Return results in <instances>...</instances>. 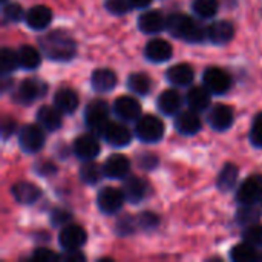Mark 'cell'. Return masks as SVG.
<instances>
[{
	"label": "cell",
	"instance_id": "obj_9",
	"mask_svg": "<svg viewBox=\"0 0 262 262\" xmlns=\"http://www.w3.org/2000/svg\"><path fill=\"white\" fill-rule=\"evenodd\" d=\"M262 200V175L249 177L236 192V201L243 206H255Z\"/></svg>",
	"mask_w": 262,
	"mask_h": 262
},
{
	"label": "cell",
	"instance_id": "obj_46",
	"mask_svg": "<svg viewBox=\"0 0 262 262\" xmlns=\"http://www.w3.org/2000/svg\"><path fill=\"white\" fill-rule=\"evenodd\" d=\"M35 170H37L41 177H49V175H52V173L57 172V167H55L52 163H49V161H43V163H40V164L35 167Z\"/></svg>",
	"mask_w": 262,
	"mask_h": 262
},
{
	"label": "cell",
	"instance_id": "obj_20",
	"mask_svg": "<svg viewBox=\"0 0 262 262\" xmlns=\"http://www.w3.org/2000/svg\"><path fill=\"white\" fill-rule=\"evenodd\" d=\"M11 193L14 196V200L20 204H25V206H31L34 203H37L41 196V190L32 184V183H28V181H20V183H15L12 187H11Z\"/></svg>",
	"mask_w": 262,
	"mask_h": 262
},
{
	"label": "cell",
	"instance_id": "obj_12",
	"mask_svg": "<svg viewBox=\"0 0 262 262\" xmlns=\"http://www.w3.org/2000/svg\"><path fill=\"white\" fill-rule=\"evenodd\" d=\"M114 112L124 121H135L141 117V104L129 95L118 97L114 103Z\"/></svg>",
	"mask_w": 262,
	"mask_h": 262
},
{
	"label": "cell",
	"instance_id": "obj_47",
	"mask_svg": "<svg viewBox=\"0 0 262 262\" xmlns=\"http://www.w3.org/2000/svg\"><path fill=\"white\" fill-rule=\"evenodd\" d=\"M63 261H84V255L80 250H68L66 255L61 258Z\"/></svg>",
	"mask_w": 262,
	"mask_h": 262
},
{
	"label": "cell",
	"instance_id": "obj_39",
	"mask_svg": "<svg viewBox=\"0 0 262 262\" xmlns=\"http://www.w3.org/2000/svg\"><path fill=\"white\" fill-rule=\"evenodd\" d=\"M129 0H106V9L115 15H123L130 9Z\"/></svg>",
	"mask_w": 262,
	"mask_h": 262
},
{
	"label": "cell",
	"instance_id": "obj_40",
	"mask_svg": "<svg viewBox=\"0 0 262 262\" xmlns=\"http://www.w3.org/2000/svg\"><path fill=\"white\" fill-rule=\"evenodd\" d=\"M3 15L8 21H18L23 17V9L18 3H5Z\"/></svg>",
	"mask_w": 262,
	"mask_h": 262
},
{
	"label": "cell",
	"instance_id": "obj_3",
	"mask_svg": "<svg viewBox=\"0 0 262 262\" xmlns=\"http://www.w3.org/2000/svg\"><path fill=\"white\" fill-rule=\"evenodd\" d=\"M135 135L143 143H157L164 135V123L155 115H141L135 124Z\"/></svg>",
	"mask_w": 262,
	"mask_h": 262
},
{
	"label": "cell",
	"instance_id": "obj_21",
	"mask_svg": "<svg viewBox=\"0 0 262 262\" xmlns=\"http://www.w3.org/2000/svg\"><path fill=\"white\" fill-rule=\"evenodd\" d=\"M144 54L154 63H164L172 57L173 49H172V45L166 41L164 38H154L147 41L144 48Z\"/></svg>",
	"mask_w": 262,
	"mask_h": 262
},
{
	"label": "cell",
	"instance_id": "obj_35",
	"mask_svg": "<svg viewBox=\"0 0 262 262\" xmlns=\"http://www.w3.org/2000/svg\"><path fill=\"white\" fill-rule=\"evenodd\" d=\"M193 12L201 18H212L216 15L220 3L218 0H193Z\"/></svg>",
	"mask_w": 262,
	"mask_h": 262
},
{
	"label": "cell",
	"instance_id": "obj_5",
	"mask_svg": "<svg viewBox=\"0 0 262 262\" xmlns=\"http://www.w3.org/2000/svg\"><path fill=\"white\" fill-rule=\"evenodd\" d=\"M45 144V130L40 124H26L18 135V146L26 154L38 152Z\"/></svg>",
	"mask_w": 262,
	"mask_h": 262
},
{
	"label": "cell",
	"instance_id": "obj_22",
	"mask_svg": "<svg viewBox=\"0 0 262 262\" xmlns=\"http://www.w3.org/2000/svg\"><path fill=\"white\" fill-rule=\"evenodd\" d=\"M123 195L126 198V201L132 203V204H138L143 201V198L147 193V186L146 183L138 178V177H126L124 183H123Z\"/></svg>",
	"mask_w": 262,
	"mask_h": 262
},
{
	"label": "cell",
	"instance_id": "obj_4",
	"mask_svg": "<svg viewBox=\"0 0 262 262\" xmlns=\"http://www.w3.org/2000/svg\"><path fill=\"white\" fill-rule=\"evenodd\" d=\"M84 121L88 127L95 134L101 137V132L109 123V106L103 100H94L91 101L84 109Z\"/></svg>",
	"mask_w": 262,
	"mask_h": 262
},
{
	"label": "cell",
	"instance_id": "obj_45",
	"mask_svg": "<svg viewBox=\"0 0 262 262\" xmlns=\"http://www.w3.org/2000/svg\"><path fill=\"white\" fill-rule=\"evenodd\" d=\"M15 127H17V123L12 120V118H5L3 123H2V135L3 138H9L14 132H15Z\"/></svg>",
	"mask_w": 262,
	"mask_h": 262
},
{
	"label": "cell",
	"instance_id": "obj_41",
	"mask_svg": "<svg viewBox=\"0 0 262 262\" xmlns=\"http://www.w3.org/2000/svg\"><path fill=\"white\" fill-rule=\"evenodd\" d=\"M71 216H72L71 212L66 210V209H55L51 213V223H52L54 227H60V226L68 224L69 220H71Z\"/></svg>",
	"mask_w": 262,
	"mask_h": 262
},
{
	"label": "cell",
	"instance_id": "obj_43",
	"mask_svg": "<svg viewBox=\"0 0 262 262\" xmlns=\"http://www.w3.org/2000/svg\"><path fill=\"white\" fill-rule=\"evenodd\" d=\"M138 221H140V226L143 227V229H155L157 226H158V223H160V218L155 215V213H152V212H143L141 215H140V218H138Z\"/></svg>",
	"mask_w": 262,
	"mask_h": 262
},
{
	"label": "cell",
	"instance_id": "obj_14",
	"mask_svg": "<svg viewBox=\"0 0 262 262\" xmlns=\"http://www.w3.org/2000/svg\"><path fill=\"white\" fill-rule=\"evenodd\" d=\"M101 137L114 147H124L130 143L132 140V134L130 130L121 124V123H115V121H109L107 126L104 127V130L101 132Z\"/></svg>",
	"mask_w": 262,
	"mask_h": 262
},
{
	"label": "cell",
	"instance_id": "obj_31",
	"mask_svg": "<svg viewBox=\"0 0 262 262\" xmlns=\"http://www.w3.org/2000/svg\"><path fill=\"white\" fill-rule=\"evenodd\" d=\"M238 175H239V170L236 167V164L233 163H227L223 170L220 172V177H218V181H216V186L220 190L223 192H229L235 187L236 184V180H238Z\"/></svg>",
	"mask_w": 262,
	"mask_h": 262
},
{
	"label": "cell",
	"instance_id": "obj_7",
	"mask_svg": "<svg viewBox=\"0 0 262 262\" xmlns=\"http://www.w3.org/2000/svg\"><path fill=\"white\" fill-rule=\"evenodd\" d=\"M203 80H204V86L212 94H216V95L226 94L230 89V86H232V77H230V74L226 72L221 68H216V66L207 68L204 71Z\"/></svg>",
	"mask_w": 262,
	"mask_h": 262
},
{
	"label": "cell",
	"instance_id": "obj_32",
	"mask_svg": "<svg viewBox=\"0 0 262 262\" xmlns=\"http://www.w3.org/2000/svg\"><path fill=\"white\" fill-rule=\"evenodd\" d=\"M230 258L235 262H250V261H258L261 259V255L258 253L256 247L249 244V243H241L236 244L232 252H230Z\"/></svg>",
	"mask_w": 262,
	"mask_h": 262
},
{
	"label": "cell",
	"instance_id": "obj_50",
	"mask_svg": "<svg viewBox=\"0 0 262 262\" xmlns=\"http://www.w3.org/2000/svg\"><path fill=\"white\" fill-rule=\"evenodd\" d=\"M2 2H3V3H6V0H2Z\"/></svg>",
	"mask_w": 262,
	"mask_h": 262
},
{
	"label": "cell",
	"instance_id": "obj_37",
	"mask_svg": "<svg viewBox=\"0 0 262 262\" xmlns=\"http://www.w3.org/2000/svg\"><path fill=\"white\" fill-rule=\"evenodd\" d=\"M243 238L246 243H249L255 247H262V226L253 224V226L246 227Z\"/></svg>",
	"mask_w": 262,
	"mask_h": 262
},
{
	"label": "cell",
	"instance_id": "obj_42",
	"mask_svg": "<svg viewBox=\"0 0 262 262\" xmlns=\"http://www.w3.org/2000/svg\"><path fill=\"white\" fill-rule=\"evenodd\" d=\"M134 230H135V221L130 216H124L117 223V232L121 236L130 235V233H134Z\"/></svg>",
	"mask_w": 262,
	"mask_h": 262
},
{
	"label": "cell",
	"instance_id": "obj_13",
	"mask_svg": "<svg viewBox=\"0 0 262 262\" xmlns=\"http://www.w3.org/2000/svg\"><path fill=\"white\" fill-rule=\"evenodd\" d=\"M138 28L144 34H157L167 29V18L161 11L150 9L138 17Z\"/></svg>",
	"mask_w": 262,
	"mask_h": 262
},
{
	"label": "cell",
	"instance_id": "obj_30",
	"mask_svg": "<svg viewBox=\"0 0 262 262\" xmlns=\"http://www.w3.org/2000/svg\"><path fill=\"white\" fill-rule=\"evenodd\" d=\"M152 78L147 75V74H143V72H135V74H130L129 78H127V88L138 94V95H149L150 91H152Z\"/></svg>",
	"mask_w": 262,
	"mask_h": 262
},
{
	"label": "cell",
	"instance_id": "obj_38",
	"mask_svg": "<svg viewBox=\"0 0 262 262\" xmlns=\"http://www.w3.org/2000/svg\"><path fill=\"white\" fill-rule=\"evenodd\" d=\"M250 141L253 146L262 147V112L258 114L253 120V124L250 129Z\"/></svg>",
	"mask_w": 262,
	"mask_h": 262
},
{
	"label": "cell",
	"instance_id": "obj_2",
	"mask_svg": "<svg viewBox=\"0 0 262 262\" xmlns=\"http://www.w3.org/2000/svg\"><path fill=\"white\" fill-rule=\"evenodd\" d=\"M167 29L173 37L189 43H200L206 38V28L193 17L180 12L172 14L167 18Z\"/></svg>",
	"mask_w": 262,
	"mask_h": 262
},
{
	"label": "cell",
	"instance_id": "obj_49",
	"mask_svg": "<svg viewBox=\"0 0 262 262\" xmlns=\"http://www.w3.org/2000/svg\"><path fill=\"white\" fill-rule=\"evenodd\" d=\"M129 2L134 8H147L152 3V0H129Z\"/></svg>",
	"mask_w": 262,
	"mask_h": 262
},
{
	"label": "cell",
	"instance_id": "obj_10",
	"mask_svg": "<svg viewBox=\"0 0 262 262\" xmlns=\"http://www.w3.org/2000/svg\"><path fill=\"white\" fill-rule=\"evenodd\" d=\"M86 239H88V235H86L84 229L80 226H75V224L64 226L58 235V244L64 252L78 250L80 247L84 246Z\"/></svg>",
	"mask_w": 262,
	"mask_h": 262
},
{
	"label": "cell",
	"instance_id": "obj_27",
	"mask_svg": "<svg viewBox=\"0 0 262 262\" xmlns=\"http://www.w3.org/2000/svg\"><path fill=\"white\" fill-rule=\"evenodd\" d=\"M80 98L75 91L72 89H60L54 95V104L58 107L63 114H74L78 107Z\"/></svg>",
	"mask_w": 262,
	"mask_h": 262
},
{
	"label": "cell",
	"instance_id": "obj_24",
	"mask_svg": "<svg viewBox=\"0 0 262 262\" xmlns=\"http://www.w3.org/2000/svg\"><path fill=\"white\" fill-rule=\"evenodd\" d=\"M181 103H183V98L178 94V91H175V89H166L157 100L158 109L167 117H172V115L178 114L180 107H181Z\"/></svg>",
	"mask_w": 262,
	"mask_h": 262
},
{
	"label": "cell",
	"instance_id": "obj_17",
	"mask_svg": "<svg viewBox=\"0 0 262 262\" xmlns=\"http://www.w3.org/2000/svg\"><path fill=\"white\" fill-rule=\"evenodd\" d=\"M26 25L34 31H41L48 28L52 21V11L45 5H35L25 14Z\"/></svg>",
	"mask_w": 262,
	"mask_h": 262
},
{
	"label": "cell",
	"instance_id": "obj_8",
	"mask_svg": "<svg viewBox=\"0 0 262 262\" xmlns=\"http://www.w3.org/2000/svg\"><path fill=\"white\" fill-rule=\"evenodd\" d=\"M46 94V84L38 78H28L18 84L14 92V100L20 104H31Z\"/></svg>",
	"mask_w": 262,
	"mask_h": 262
},
{
	"label": "cell",
	"instance_id": "obj_34",
	"mask_svg": "<svg viewBox=\"0 0 262 262\" xmlns=\"http://www.w3.org/2000/svg\"><path fill=\"white\" fill-rule=\"evenodd\" d=\"M20 66L18 63V54L9 48H3L0 54V69L3 75L12 74L17 68Z\"/></svg>",
	"mask_w": 262,
	"mask_h": 262
},
{
	"label": "cell",
	"instance_id": "obj_33",
	"mask_svg": "<svg viewBox=\"0 0 262 262\" xmlns=\"http://www.w3.org/2000/svg\"><path fill=\"white\" fill-rule=\"evenodd\" d=\"M103 175H104L103 167H100V166H98L97 163H94L92 160H89L88 163H84V164L81 166V169H80V178H81V181L86 183V184H89V186L97 184V183L101 180Z\"/></svg>",
	"mask_w": 262,
	"mask_h": 262
},
{
	"label": "cell",
	"instance_id": "obj_1",
	"mask_svg": "<svg viewBox=\"0 0 262 262\" xmlns=\"http://www.w3.org/2000/svg\"><path fill=\"white\" fill-rule=\"evenodd\" d=\"M41 51L54 61H69L75 57V40L64 31H52L40 38Z\"/></svg>",
	"mask_w": 262,
	"mask_h": 262
},
{
	"label": "cell",
	"instance_id": "obj_28",
	"mask_svg": "<svg viewBox=\"0 0 262 262\" xmlns=\"http://www.w3.org/2000/svg\"><path fill=\"white\" fill-rule=\"evenodd\" d=\"M210 91L207 88L203 86H195L187 92V104L190 109L196 111V112H203L210 106Z\"/></svg>",
	"mask_w": 262,
	"mask_h": 262
},
{
	"label": "cell",
	"instance_id": "obj_26",
	"mask_svg": "<svg viewBox=\"0 0 262 262\" xmlns=\"http://www.w3.org/2000/svg\"><path fill=\"white\" fill-rule=\"evenodd\" d=\"M91 84L97 92H109L117 86V75L107 68L97 69L91 77Z\"/></svg>",
	"mask_w": 262,
	"mask_h": 262
},
{
	"label": "cell",
	"instance_id": "obj_18",
	"mask_svg": "<svg viewBox=\"0 0 262 262\" xmlns=\"http://www.w3.org/2000/svg\"><path fill=\"white\" fill-rule=\"evenodd\" d=\"M175 129L181 135H196L201 130V120L196 111H183L175 117Z\"/></svg>",
	"mask_w": 262,
	"mask_h": 262
},
{
	"label": "cell",
	"instance_id": "obj_44",
	"mask_svg": "<svg viewBox=\"0 0 262 262\" xmlns=\"http://www.w3.org/2000/svg\"><path fill=\"white\" fill-rule=\"evenodd\" d=\"M32 259H35V261H57L61 258L49 249H37L32 255Z\"/></svg>",
	"mask_w": 262,
	"mask_h": 262
},
{
	"label": "cell",
	"instance_id": "obj_48",
	"mask_svg": "<svg viewBox=\"0 0 262 262\" xmlns=\"http://www.w3.org/2000/svg\"><path fill=\"white\" fill-rule=\"evenodd\" d=\"M150 160H155V157H152V155H144V157L140 160V166L144 167V169H152V167H155L157 163H155V161L150 163Z\"/></svg>",
	"mask_w": 262,
	"mask_h": 262
},
{
	"label": "cell",
	"instance_id": "obj_15",
	"mask_svg": "<svg viewBox=\"0 0 262 262\" xmlns=\"http://www.w3.org/2000/svg\"><path fill=\"white\" fill-rule=\"evenodd\" d=\"M103 170H104V177L111 180H123L130 172V161L127 160V157L115 154L104 161Z\"/></svg>",
	"mask_w": 262,
	"mask_h": 262
},
{
	"label": "cell",
	"instance_id": "obj_16",
	"mask_svg": "<svg viewBox=\"0 0 262 262\" xmlns=\"http://www.w3.org/2000/svg\"><path fill=\"white\" fill-rule=\"evenodd\" d=\"M235 37V28L230 21L220 20L206 28V38L213 45H227Z\"/></svg>",
	"mask_w": 262,
	"mask_h": 262
},
{
	"label": "cell",
	"instance_id": "obj_6",
	"mask_svg": "<svg viewBox=\"0 0 262 262\" xmlns=\"http://www.w3.org/2000/svg\"><path fill=\"white\" fill-rule=\"evenodd\" d=\"M126 201L123 190L117 187H103L97 195V206L104 215H114L121 210L123 203Z\"/></svg>",
	"mask_w": 262,
	"mask_h": 262
},
{
	"label": "cell",
	"instance_id": "obj_36",
	"mask_svg": "<svg viewBox=\"0 0 262 262\" xmlns=\"http://www.w3.org/2000/svg\"><path fill=\"white\" fill-rule=\"evenodd\" d=\"M259 210H256L252 206H243L239 210H238V215H236V221L244 226V227H249V226H253V224H258L259 223Z\"/></svg>",
	"mask_w": 262,
	"mask_h": 262
},
{
	"label": "cell",
	"instance_id": "obj_23",
	"mask_svg": "<svg viewBox=\"0 0 262 262\" xmlns=\"http://www.w3.org/2000/svg\"><path fill=\"white\" fill-rule=\"evenodd\" d=\"M61 111L58 107H51V106H41L37 111V121L38 124L49 132H54L61 127Z\"/></svg>",
	"mask_w": 262,
	"mask_h": 262
},
{
	"label": "cell",
	"instance_id": "obj_19",
	"mask_svg": "<svg viewBox=\"0 0 262 262\" xmlns=\"http://www.w3.org/2000/svg\"><path fill=\"white\" fill-rule=\"evenodd\" d=\"M233 120H235L233 111H232V107H229L226 104L213 106L207 115V121L215 130H227L233 124Z\"/></svg>",
	"mask_w": 262,
	"mask_h": 262
},
{
	"label": "cell",
	"instance_id": "obj_25",
	"mask_svg": "<svg viewBox=\"0 0 262 262\" xmlns=\"http://www.w3.org/2000/svg\"><path fill=\"white\" fill-rule=\"evenodd\" d=\"M166 77L175 86H187V84H190L193 81L195 72H193V69H192L190 64H187V63H178V64H175V66H172V68L167 69Z\"/></svg>",
	"mask_w": 262,
	"mask_h": 262
},
{
	"label": "cell",
	"instance_id": "obj_11",
	"mask_svg": "<svg viewBox=\"0 0 262 262\" xmlns=\"http://www.w3.org/2000/svg\"><path fill=\"white\" fill-rule=\"evenodd\" d=\"M100 149H101L100 141L97 140L95 134L80 135L74 143V154L83 161H89V160H94L95 157H98Z\"/></svg>",
	"mask_w": 262,
	"mask_h": 262
},
{
	"label": "cell",
	"instance_id": "obj_29",
	"mask_svg": "<svg viewBox=\"0 0 262 262\" xmlns=\"http://www.w3.org/2000/svg\"><path fill=\"white\" fill-rule=\"evenodd\" d=\"M17 54H18L20 68H23V69L32 71V69H37L41 63V55L34 46H29V45L20 46Z\"/></svg>",
	"mask_w": 262,
	"mask_h": 262
}]
</instances>
